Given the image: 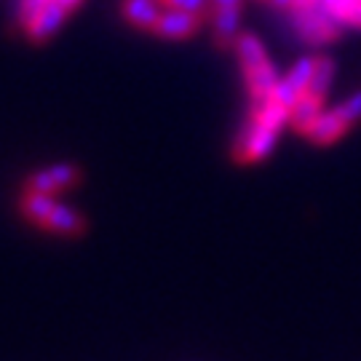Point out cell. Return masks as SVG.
<instances>
[{
  "instance_id": "10",
  "label": "cell",
  "mask_w": 361,
  "mask_h": 361,
  "mask_svg": "<svg viewBox=\"0 0 361 361\" xmlns=\"http://www.w3.org/2000/svg\"><path fill=\"white\" fill-rule=\"evenodd\" d=\"M332 75H335V62H332V56H329V54H319L308 89L302 91V94L313 97L316 102H324V99H326V91L332 86Z\"/></svg>"
},
{
  "instance_id": "15",
  "label": "cell",
  "mask_w": 361,
  "mask_h": 361,
  "mask_svg": "<svg viewBox=\"0 0 361 361\" xmlns=\"http://www.w3.org/2000/svg\"><path fill=\"white\" fill-rule=\"evenodd\" d=\"M164 8H180V11L212 13V0H158Z\"/></svg>"
},
{
  "instance_id": "12",
  "label": "cell",
  "mask_w": 361,
  "mask_h": 361,
  "mask_svg": "<svg viewBox=\"0 0 361 361\" xmlns=\"http://www.w3.org/2000/svg\"><path fill=\"white\" fill-rule=\"evenodd\" d=\"M83 0H19V11H16V19H19V27L25 30L35 16H38L43 8L49 6H62L65 11H75Z\"/></svg>"
},
{
  "instance_id": "5",
  "label": "cell",
  "mask_w": 361,
  "mask_h": 361,
  "mask_svg": "<svg viewBox=\"0 0 361 361\" xmlns=\"http://www.w3.org/2000/svg\"><path fill=\"white\" fill-rule=\"evenodd\" d=\"M209 19L214 22V43H217V49H235L241 6H219V3L212 0Z\"/></svg>"
},
{
  "instance_id": "2",
  "label": "cell",
  "mask_w": 361,
  "mask_h": 361,
  "mask_svg": "<svg viewBox=\"0 0 361 361\" xmlns=\"http://www.w3.org/2000/svg\"><path fill=\"white\" fill-rule=\"evenodd\" d=\"M276 137H279V129L262 126L255 118H246L244 129H241L238 140L233 145V158H235V164H257V161H262V158L273 150Z\"/></svg>"
},
{
  "instance_id": "13",
  "label": "cell",
  "mask_w": 361,
  "mask_h": 361,
  "mask_svg": "<svg viewBox=\"0 0 361 361\" xmlns=\"http://www.w3.org/2000/svg\"><path fill=\"white\" fill-rule=\"evenodd\" d=\"M324 6L335 13L343 25L361 30V0H324Z\"/></svg>"
},
{
  "instance_id": "19",
  "label": "cell",
  "mask_w": 361,
  "mask_h": 361,
  "mask_svg": "<svg viewBox=\"0 0 361 361\" xmlns=\"http://www.w3.org/2000/svg\"><path fill=\"white\" fill-rule=\"evenodd\" d=\"M316 3H322V0H295V8L297 6H316Z\"/></svg>"
},
{
  "instance_id": "18",
  "label": "cell",
  "mask_w": 361,
  "mask_h": 361,
  "mask_svg": "<svg viewBox=\"0 0 361 361\" xmlns=\"http://www.w3.org/2000/svg\"><path fill=\"white\" fill-rule=\"evenodd\" d=\"M219 6H244V0H214Z\"/></svg>"
},
{
  "instance_id": "17",
  "label": "cell",
  "mask_w": 361,
  "mask_h": 361,
  "mask_svg": "<svg viewBox=\"0 0 361 361\" xmlns=\"http://www.w3.org/2000/svg\"><path fill=\"white\" fill-rule=\"evenodd\" d=\"M265 3H271L273 8H279V11H292L295 8V0H265Z\"/></svg>"
},
{
  "instance_id": "4",
  "label": "cell",
  "mask_w": 361,
  "mask_h": 361,
  "mask_svg": "<svg viewBox=\"0 0 361 361\" xmlns=\"http://www.w3.org/2000/svg\"><path fill=\"white\" fill-rule=\"evenodd\" d=\"M80 182V169L75 164H54V166H46L35 171L30 180H27V190H35V193H49V195H56L67 190V188H73Z\"/></svg>"
},
{
  "instance_id": "3",
  "label": "cell",
  "mask_w": 361,
  "mask_h": 361,
  "mask_svg": "<svg viewBox=\"0 0 361 361\" xmlns=\"http://www.w3.org/2000/svg\"><path fill=\"white\" fill-rule=\"evenodd\" d=\"M207 19H209L207 13L166 8V11H161V16H158V22H155V27L150 32L166 40H185V38H193L195 32L204 27Z\"/></svg>"
},
{
  "instance_id": "14",
  "label": "cell",
  "mask_w": 361,
  "mask_h": 361,
  "mask_svg": "<svg viewBox=\"0 0 361 361\" xmlns=\"http://www.w3.org/2000/svg\"><path fill=\"white\" fill-rule=\"evenodd\" d=\"M313 67H316V56H302V59H297V65L289 70V75L284 78L286 83L295 89V94L300 97L302 91L308 89V83H310V75H313Z\"/></svg>"
},
{
  "instance_id": "7",
  "label": "cell",
  "mask_w": 361,
  "mask_h": 361,
  "mask_svg": "<svg viewBox=\"0 0 361 361\" xmlns=\"http://www.w3.org/2000/svg\"><path fill=\"white\" fill-rule=\"evenodd\" d=\"M40 228L56 233V235H70L73 238V235H80V233L86 231V217L80 212H75V209H70L56 201V207L51 209V214L46 217V222Z\"/></svg>"
},
{
  "instance_id": "11",
  "label": "cell",
  "mask_w": 361,
  "mask_h": 361,
  "mask_svg": "<svg viewBox=\"0 0 361 361\" xmlns=\"http://www.w3.org/2000/svg\"><path fill=\"white\" fill-rule=\"evenodd\" d=\"M235 54H238V62H241V70H244V73L252 70V67H259L268 62L262 43H259V38L252 35V32H238V38H235Z\"/></svg>"
},
{
  "instance_id": "16",
  "label": "cell",
  "mask_w": 361,
  "mask_h": 361,
  "mask_svg": "<svg viewBox=\"0 0 361 361\" xmlns=\"http://www.w3.org/2000/svg\"><path fill=\"white\" fill-rule=\"evenodd\" d=\"M340 107H343V113L350 118V123L361 121V91H359V94H353L350 99H345V102L340 104Z\"/></svg>"
},
{
  "instance_id": "8",
  "label": "cell",
  "mask_w": 361,
  "mask_h": 361,
  "mask_svg": "<svg viewBox=\"0 0 361 361\" xmlns=\"http://www.w3.org/2000/svg\"><path fill=\"white\" fill-rule=\"evenodd\" d=\"M121 13L131 27L150 32L161 16V3L158 0H121Z\"/></svg>"
},
{
  "instance_id": "9",
  "label": "cell",
  "mask_w": 361,
  "mask_h": 361,
  "mask_svg": "<svg viewBox=\"0 0 361 361\" xmlns=\"http://www.w3.org/2000/svg\"><path fill=\"white\" fill-rule=\"evenodd\" d=\"M322 107H324V102H316L308 94H300L295 99V104H292V110H289V123H292V129H295L297 134H305V137H308L310 129H313V123H316L319 116L324 113Z\"/></svg>"
},
{
  "instance_id": "6",
  "label": "cell",
  "mask_w": 361,
  "mask_h": 361,
  "mask_svg": "<svg viewBox=\"0 0 361 361\" xmlns=\"http://www.w3.org/2000/svg\"><path fill=\"white\" fill-rule=\"evenodd\" d=\"M350 126H353L350 118L345 116L343 107L337 104L335 110H329V113H322V116H319V121L313 123V129H310L308 137L316 145H332V142H337Z\"/></svg>"
},
{
  "instance_id": "1",
  "label": "cell",
  "mask_w": 361,
  "mask_h": 361,
  "mask_svg": "<svg viewBox=\"0 0 361 361\" xmlns=\"http://www.w3.org/2000/svg\"><path fill=\"white\" fill-rule=\"evenodd\" d=\"M289 16L300 38L308 43H332L343 35V22L324 6V0L316 6H297L289 11Z\"/></svg>"
}]
</instances>
